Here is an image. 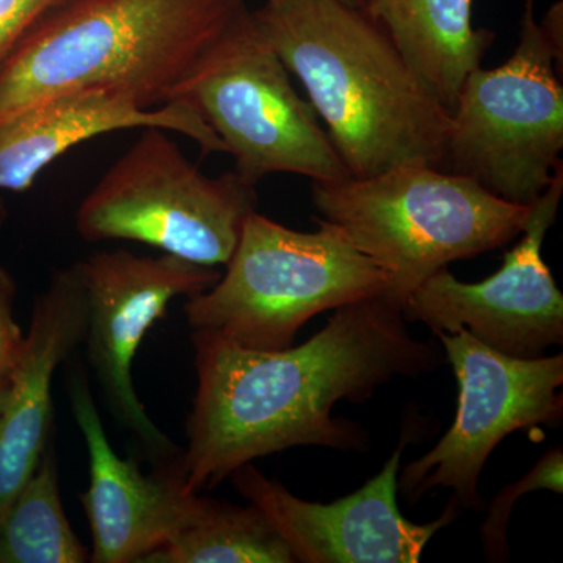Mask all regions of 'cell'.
Here are the masks:
<instances>
[{
    "label": "cell",
    "mask_w": 563,
    "mask_h": 563,
    "mask_svg": "<svg viewBox=\"0 0 563 563\" xmlns=\"http://www.w3.org/2000/svg\"><path fill=\"white\" fill-rule=\"evenodd\" d=\"M69 383L74 418L90 459V487L81 495L92 536L90 561L141 562L195 523L210 499L185 490L179 457L144 474L132 459L114 453L81 366Z\"/></svg>",
    "instance_id": "13"
},
{
    "label": "cell",
    "mask_w": 563,
    "mask_h": 563,
    "mask_svg": "<svg viewBox=\"0 0 563 563\" xmlns=\"http://www.w3.org/2000/svg\"><path fill=\"white\" fill-rule=\"evenodd\" d=\"M150 128L188 136L203 155L225 154L217 133L188 103L147 109L122 92H68L0 124V191L29 190L47 166L96 136Z\"/></svg>",
    "instance_id": "15"
},
{
    "label": "cell",
    "mask_w": 563,
    "mask_h": 563,
    "mask_svg": "<svg viewBox=\"0 0 563 563\" xmlns=\"http://www.w3.org/2000/svg\"><path fill=\"white\" fill-rule=\"evenodd\" d=\"M563 55L526 5L520 41L498 68L463 80L446 139L444 169L504 201L531 207L561 165Z\"/></svg>",
    "instance_id": "6"
},
{
    "label": "cell",
    "mask_w": 563,
    "mask_h": 563,
    "mask_svg": "<svg viewBox=\"0 0 563 563\" xmlns=\"http://www.w3.org/2000/svg\"><path fill=\"white\" fill-rule=\"evenodd\" d=\"M55 0H0V68Z\"/></svg>",
    "instance_id": "21"
},
{
    "label": "cell",
    "mask_w": 563,
    "mask_h": 563,
    "mask_svg": "<svg viewBox=\"0 0 563 563\" xmlns=\"http://www.w3.org/2000/svg\"><path fill=\"white\" fill-rule=\"evenodd\" d=\"M255 207L254 185L235 172L207 176L166 131L150 128L81 201L76 229L87 242L128 240L217 268Z\"/></svg>",
    "instance_id": "7"
},
{
    "label": "cell",
    "mask_w": 563,
    "mask_h": 563,
    "mask_svg": "<svg viewBox=\"0 0 563 563\" xmlns=\"http://www.w3.org/2000/svg\"><path fill=\"white\" fill-rule=\"evenodd\" d=\"M244 0H55L0 68V124L77 91L174 101Z\"/></svg>",
    "instance_id": "3"
},
{
    "label": "cell",
    "mask_w": 563,
    "mask_h": 563,
    "mask_svg": "<svg viewBox=\"0 0 563 563\" xmlns=\"http://www.w3.org/2000/svg\"><path fill=\"white\" fill-rule=\"evenodd\" d=\"M10 376L0 377V418H2L3 407H5L7 395H9Z\"/></svg>",
    "instance_id": "22"
},
{
    "label": "cell",
    "mask_w": 563,
    "mask_h": 563,
    "mask_svg": "<svg viewBox=\"0 0 563 563\" xmlns=\"http://www.w3.org/2000/svg\"><path fill=\"white\" fill-rule=\"evenodd\" d=\"M143 563H292L291 551L258 507L213 501L195 523Z\"/></svg>",
    "instance_id": "18"
},
{
    "label": "cell",
    "mask_w": 563,
    "mask_h": 563,
    "mask_svg": "<svg viewBox=\"0 0 563 563\" xmlns=\"http://www.w3.org/2000/svg\"><path fill=\"white\" fill-rule=\"evenodd\" d=\"M563 490V454L562 448H553L542 455L539 462L528 474L517 483L506 485L488 506L487 518L481 526L484 553L488 561L507 562L510 559L509 544H507V525L515 504L526 493Z\"/></svg>",
    "instance_id": "19"
},
{
    "label": "cell",
    "mask_w": 563,
    "mask_h": 563,
    "mask_svg": "<svg viewBox=\"0 0 563 563\" xmlns=\"http://www.w3.org/2000/svg\"><path fill=\"white\" fill-rule=\"evenodd\" d=\"M563 163L529 211L520 242L488 279L466 284L448 268L428 277L404 302L406 321L433 333L468 332L510 357L536 358L563 343V296L543 261L544 236L558 218Z\"/></svg>",
    "instance_id": "10"
},
{
    "label": "cell",
    "mask_w": 563,
    "mask_h": 563,
    "mask_svg": "<svg viewBox=\"0 0 563 563\" xmlns=\"http://www.w3.org/2000/svg\"><path fill=\"white\" fill-rule=\"evenodd\" d=\"M406 440L361 490L331 504L303 501L251 463L231 474L244 498L265 514L298 563H418L429 540L453 523L461 507L451 498L431 523L404 518L398 476Z\"/></svg>",
    "instance_id": "12"
},
{
    "label": "cell",
    "mask_w": 563,
    "mask_h": 563,
    "mask_svg": "<svg viewBox=\"0 0 563 563\" xmlns=\"http://www.w3.org/2000/svg\"><path fill=\"white\" fill-rule=\"evenodd\" d=\"M76 265L87 298L84 343L111 412L150 453L169 459L177 448L144 410L133 387V361L173 299L201 295L222 273L174 255L147 257L122 250L92 252Z\"/></svg>",
    "instance_id": "11"
},
{
    "label": "cell",
    "mask_w": 563,
    "mask_h": 563,
    "mask_svg": "<svg viewBox=\"0 0 563 563\" xmlns=\"http://www.w3.org/2000/svg\"><path fill=\"white\" fill-rule=\"evenodd\" d=\"M435 336L457 380V412L440 442L399 472L398 490L415 503L450 488L461 509L481 510V474L495 448L521 429L561 424L563 355L510 357L462 329Z\"/></svg>",
    "instance_id": "9"
},
{
    "label": "cell",
    "mask_w": 563,
    "mask_h": 563,
    "mask_svg": "<svg viewBox=\"0 0 563 563\" xmlns=\"http://www.w3.org/2000/svg\"><path fill=\"white\" fill-rule=\"evenodd\" d=\"M312 195L321 220L383 269L387 296L399 306L450 263L514 242L531 211L422 162L376 176L313 181Z\"/></svg>",
    "instance_id": "4"
},
{
    "label": "cell",
    "mask_w": 563,
    "mask_h": 563,
    "mask_svg": "<svg viewBox=\"0 0 563 563\" xmlns=\"http://www.w3.org/2000/svg\"><path fill=\"white\" fill-rule=\"evenodd\" d=\"M87 298L77 265L52 276L33 303L31 329L10 374L0 418V517L27 483L49 443L52 384L58 365L84 343Z\"/></svg>",
    "instance_id": "14"
},
{
    "label": "cell",
    "mask_w": 563,
    "mask_h": 563,
    "mask_svg": "<svg viewBox=\"0 0 563 563\" xmlns=\"http://www.w3.org/2000/svg\"><path fill=\"white\" fill-rule=\"evenodd\" d=\"M473 0H368L365 11L448 111L495 35L473 25Z\"/></svg>",
    "instance_id": "16"
},
{
    "label": "cell",
    "mask_w": 563,
    "mask_h": 563,
    "mask_svg": "<svg viewBox=\"0 0 563 563\" xmlns=\"http://www.w3.org/2000/svg\"><path fill=\"white\" fill-rule=\"evenodd\" d=\"M16 284L0 266V377H9L20 361L25 335L14 318Z\"/></svg>",
    "instance_id": "20"
},
{
    "label": "cell",
    "mask_w": 563,
    "mask_h": 563,
    "mask_svg": "<svg viewBox=\"0 0 563 563\" xmlns=\"http://www.w3.org/2000/svg\"><path fill=\"white\" fill-rule=\"evenodd\" d=\"M251 16L301 81L351 177L412 162L444 169L450 111L365 11L340 0H266Z\"/></svg>",
    "instance_id": "2"
},
{
    "label": "cell",
    "mask_w": 563,
    "mask_h": 563,
    "mask_svg": "<svg viewBox=\"0 0 563 563\" xmlns=\"http://www.w3.org/2000/svg\"><path fill=\"white\" fill-rule=\"evenodd\" d=\"M90 553L63 509L58 465L47 443L35 472L0 517V563H84Z\"/></svg>",
    "instance_id": "17"
},
{
    "label": "cell",
    "mask_w": 563,
    "mask_h": 563,
    "mask_svg": "<svg viewBox=\"0 0 563 563\" xmlns=\"http://www.w3.org/2000/svg\"><path fill=\"white\" fill-rule=\"evenodd\" d=\"M387 276L331 222L299 232L254 213L220 280L185 302L192 331L247 350L291 346L306 322L328 310L387 295Z\"/></svg>",
    "instance_id": "5"
},
{
    "label": "cell",
    "mask_w": 563,
    "mask_h": 563,
    "mask_svg": "<svg viewBox=\"0 0 563 563\" xmlns=\"http://www.w3.org/2000/svg\"><path fill=\"white\" fill-rule=\"evenodd\" d=\"M246 10L180 85L188 103L217 133L235 173L250 185L290 173L313 181L351 177L309 101ZM173 101V102H174Z\"/></svg>",
    "instance_id": "8"
},
{
    "label": "cell",
    "mask_w": 563,
    "mask_h": 563,
    "mask_svg": "<svg viewBox=\"0 0 563 563\" xmlns=\"http://www.w3.org/2000/svg\"><path fill=\"white\" fill-rule=\"evenodd\" d=\"M191 340L198 388L177 459L190 493L291 448L369 450V432L333 417L335 404L366 402L383 385L444 362L435 343L415 339L387 295L333 310L309 342L285 350H247L206 331Z\"/></svg>",
    "instance_id": "1"
},
{
    "label": "cell",
    "mask_w": 563,
    "mask_h": 563,
    "mask_svg": "<svg viewBox=\"0 0 563 563\" xmlns=\"http://www.w3.org/2000/svg\"><path fill=\"white\" fill-rule=\"evenodd\" d=\"M340 2L346 3V5L354 7V9H365L368 0H340Z\"/></svg>",
    "instance_id": "23"
}]
</instances>
